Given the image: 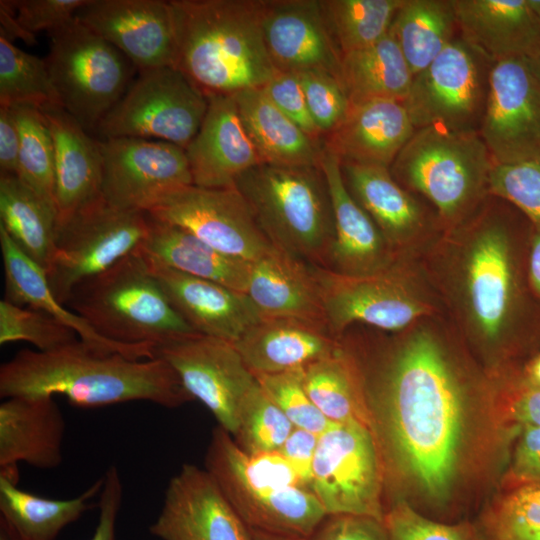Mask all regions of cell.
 Segmentation results:
<instances>
[{"label":"cell","mask_w":540,"mask_h":540,"mask_svg":"<svg viewBox=\"0 0 540 540\" xmlns=\"http://www.w3.org/2000/svg\"><path fill=\"white\" fill-rule=\"evenodd\" d=\"M438 317L391 335L346 331L340 342L359 371L384 469L443 507L459 475L473 382Z\"/></svg>","instance_id":"cell-1"},{"label":"cell","mask_w":540,"mask_h":540,"mask_svg":"<svg viewBox=\"0 0 540 540\" xmlns=\"http://www.w3.org/2000/svg\"><path fill=\"white\" fill-rule=\"evenodd\" d=\"M490 194L464 223L444 233L423 267L462 334L486 353H498L514 329L519 284L511 210Z\"/></svg>","instance_id":"cell-2"},{"label":"cell","mask_w":540,"mask_h":540,"mask_svg":"<svg viewBox=\"0 0 540 540\" xmlns=\"http://www.w3.org/2000/svg\"><path fill=\"white\" fill-rule=\"evenodd\" d=\"M63 395L76 407L147 401L176 408L193 398L163 359L98 351L80 339L42 352L24 349L0 367V396Z\"/></svg>","instance_id":"cell-3"},{"label":"cell","mask_w":540,"mask_h":540,"mask_svg":"<svg viewBox=\"0 0 540 540\" xmlns=\"http://www.w3.org/2000/svg\"><path fill=\"white\" fill-rule=\"evenodd\" d=\"M169 3L177 68L207 96L261 88L277 73L263 36V0Z\"/></svg>","instance_id":"cell-4"},{"label":"cell","mask_w":540,"mask_h":540,"mask_svg":"<svg viewBox=\"0 0 540 540\" xmlns=\"http://www.w3.org/2000/svg\"><path fill=\"white\" fill-rule=\"evenodd\" d=\"M205 469L250 530L308 539L327 515L279 452L247 454L220 426Z\"/></svg>","instance_id":"cell-5"},{"label":"cell","mask_w":540,"mask_h":540,"mask_svg":"<svg viewBox=\"0 0 540 540\" xmlns=\"http://www.w3.org/2000/svg\"><path fill=\"white\" fill-rule=\"evenodd\" d=\"M234 186L272 246L313 267L328 269L334 219L320 164L261 163L241 174Z\"/></svg>","instance_id":"cell-6"},{"label":"cell","mask_w":540,"mask_h":540,"mask_svg":"<svg viewBox=\"0 0 540 540\" xmlns=\"http://www.w3.org/2000/svg\"><path fill=\"white\" fill-rule=\"evenodd\" d=\"M493 167L479 133L426 127L415 130L389 171L434 209L446 233L469 219L488 198Z\"/></svg>","instance_id":"cell-7"},{"label":"cell","mask_w":540,"mask_h":540,"mask_svg":"<svg viewBox=\"0 0 540 540\" xmlns=\"http://www.w3.org/2000/svg\"><path fill=\"white\" fill-rule=\"evenodd\" d=\"M67 304L104 338L157 346L198 334L173 308L136 252L80 283Z\"/></svg>","instance_id":"cell-8"},{"label":"cell","mask_w":540,"mask_h":540,"mask_svg":"<svg viewBox=\"0 0 540 540\" xmlns=\"http://www.w3.org/2000/svg\"><path fill=\"white\" fill-rule=\"evenodd\" d=\"M328 331L339 339L355 324L384 332H399L418 321L439 315L433 288L415 259L399 258L386 269L364 276H347L314 267Z\"/></svg>","instance_id":"cell-9"},{"label":"cell","mask_w":540,"mask_h":540,"mask_svg":"<svg viewBox=\"0 0 540 540\" xmlns=\"http://www.w3.org/2000/svg\"><path fill=\"white\" fill-rule=\"evenodd\" d=\"M150 221L147 212L114 207L101 195L58 224L46 272L55 298L66 305L80 283L134 253L146 239Z\"/></svg>","instance_id":"cell-10"},{"label":"cell","mask_w":540,"mask_h":540,"mask_svg":"<svg viewBox=\"0 0 540 540\" xmlns=\"http://www.w3.org/2000/svg\"><path fill=\"white\" fill-rule=\"evenodd\" d=\"M48 34L45 60L62 107L86 131L96 130L127 90V58L75 18Z\"/></svg>","instance_id":"cell-11"},{"label":"cell","mask_w":540,"mask_h":540,"mask_svg":"<svg viewBox=\"0 0 540 540\" xmlns=\"http://www.w3.org/2000/svg\"><path fill=\"white\" fill-rule=\"evenodd\" d=\"M208 104V96L179 68L140 70L96 130L104 139L144 138L186 149L203 122Z\"/></svg>","instance_id":"cell-12"},{"label":"cell","mask_w":540,"mask_h":540,"mask_svg":"<svg viewBox=\"0 0 540 540\" xmlns=\"http://www.w3.org/2000/svg\"><path fill=\"white\" fill-rule=\"evenodd\" d=\"M493 64L458 35L413 77L403 103L415 129L479 133Z\"/></svg>","instance_id":"cell-13"},{"label":"cell","mask_w":540,"mask_h":540,"mask_svg":"<svg viewBox=\"0 0 540 540\" xmlns=\"http://www.w3.org/2000/svg\"><path fill=\"white\" fill-rule=\"evenodd\" d=\"M384 467L375 436L358 422L335 423L319 435L311 490L327 515L383 522Z\"/></svg>","instance_id":"cell-14"},{"label":"cell","mask_w":540,"mask_h":540,"mask_svg":"<svg viewBox=\"0 0 540 540\" xmlns=\"http://www.w3.org/2000/svg\"><path fill=\"white\" fill-rule=\"evenodd\" d=\"M100 142L101 195L112 206L149 212L163 198L193 185L185 149L144 138Z\"/></svg>","instance_id":"cell-15"},{"label":"cell","mask_w":540,"mask_h":540,"mask_svg":"<svg viewBox=\"0 0 540 540\" xmlns=\"http://www.w3.org/2000/svg\"><path fill=\"white\" fill-rule=\"evenodd\" d=\"M154 357L173 368L193 400L203 403L222 429L236 433L244 403L258 382L232 342L194 334L157 346Z\"/></svg>","instance_id":"cell-16"},{"label":"cell","mask_w":540,"mask_h":540,"mask_svg":"<svg viewBox=\"0 0 540 540\" xmlns=\"http://www.w3.org/2000/svg\"><path fill=\"white\" fill-rule=\"evenodd\" d=\"M148 214L191 232L225 255L249 263L273 248L235 186L190 185L167 195Z\"/></svg>","instance_id":"cell-17"},{"label":"cell","mask_w":540,"mask_h":540,"mask_svg":"<svg viewBox=\"0 0 540 540\" xmlns=\"http://www.w3.org/2000/svg\"><path fill=\"white\" fill-rule=\"evenodd\" d=\"M479 135L494 165L540 157V81L528 59L493 64Z\"/></svg>","instance_id":"cell-18"},{"label":"cell","mask_w":540,"mask_h":540,"mask_svg":"<svg viewBox=\"0 0 540 540\" xmlns=\"http://www.w3.org/2000/svg\"><path fill=\"white\" fill-rule=\"evenodd\" d=\"M341 170L349 192L397 256L415 259L443 235L434 209L401 186L389 168L341 163Z\"/></svg>","instance_id":"cell-19"},{"label":"cell","mask_w":540,"mask_h":540,"mask_svg":"<svg viewBox=\"0 0 540 540\" xmlns=\"http://www.w3.org/2000/svg\"><path fill=\"white\" fill-rule=\"evenodd\" d=\"M75 19L119 50L139 71L177 67L169 1L88 0Z\"/></svg>","instance_id":"cell-20"},{"label":"cell","mask_w":540,"mask_h":540,"mask_svg":"<svg viewBox=\"0 0 540 540\" xmlns=\"http://www.w3.org/2000/svg\"><path fill=\"white\" fill-rule=\"evenodd\" d=\"M149 532L160 540H252L211 475L193 464L170 479Z\"/></svg>","instance_id":"cell-21"},{"label":"cell","mask_w":540,"mask_h":540,"mask_svg":"<svg viewBox=\"0 0 540 540\" xmlns=\"http://www.w3.org/2000/svg\"><path fill=\"white\" fill-rule=\"evenodd\" d=\"M262 29L277 71H325L339 79L342 56L327 29L320 0H263Z\"/></svg>","instance_id":"cell-22"},{"label":"cell","mask_w":540,"mask_h":540,"mask_svg":"<svg viewBox=\"0 0 540 540\" xmlns=\"http://www.w3.org/2000/svg\"><path fill=\"white\" fill-rule=\"evenodd\" d=\"M142 258L170 304L198 334L234 343L261 320L246 293Z\"/></svg>","instance_id":"cell-23"},{"label":"cell","mask_w":540,"mask_h":540,"mask_svg":"<svg viewBox=\"0 0 540 540\" xmlns=\"http://www.w3.org/2000/svg\"><path fill=\"white\" fill-rule=\"evenodd\" d=\"M65 419L53 396H14L0 404V475L18 483L17 464L53 469L63 462Z\"/></svg>","instance_id":"cell-24"},{"label":"cell","mask_w":540,"mask_h":540,"mask_svg":"<svg viewBox=\"0 0 540 540\" xmlns=\"http://www.w3.org/2000/svg\"><path fill=\"white\" fill-rule=\"evenodd\" d=\"M203 122L185 152L193 185L232 187L237 178L261 164L232 95H208Z\"/></svg>","instance_id":"cell-25"},{"label":"cell","mask_w":540,"mask_h":540,"mask_svg":"<svg viewBox=\"0 0 540 540\" xmlns=\"http://www.w3.org/2000/svg\"><path fill=\"white\" fill-rule=\"evenodd\" d=\"M320 167L327 182L333 210L334 240L327 270L347 276L380 272L397 259L380 230L349 192L340 160L325 148Z\"/></svg>","instance_id":"cell-26"},{"label":"cell","mask_w":540,"mask_h":540,"mask_svg":"<svg viewBox=\"0 0 540 540\" xmlns=\"http://www.w3.org/2000/svg\"><path fill=\"white\" fill-rule=\"evenodd\" d=\"M415 130L402 101L376 99L349 104L345 118L322 145L341 163L390 168Z\"/></svg>","instance_id":"cell-27"},{"label":"cell","mask_w":540,"mask_h":540,"mask_svg":"<svg viewBox=\"0 0 540 540\" xmlns=\"http://www.w3.org/2000/svg\"><path fill=\"white\" fill-rule=\"evenodd\" d=\"M459 36L492 63L532 58L540 20L528 0H453Z\"/></svg>","instance_id":"cell-28"},{"label":"cell","mask_w":540,"mask_h":540,"mask_svg":"<svg viewBox=\"0 0 540 540\" xmlns=\"http://www.w3.org/2000/svg\"><path fill=\"white\" fill-rule=\"evenodd\" d=\"M245 293L261 318L295 319L327 328L314 267L274 246L251 263Z\"/></svg>","instance_id":"cell-29"},{"label":"cell","mask_w":540,"mask_h":540,"mask_svg":"<svg viewBox=\"0 0 540 540\" xmlns=\"http://www.w3.org/2000/svg\"><path fill=\"white\" fill-rule=\"evenodd\" d=\"M254 376L303 369L335 352L339 339L326 327L284 318H261L233 343Z\"/></svg>","instance_id":"cell-30"},{"label":"cell","mask_w":540,"mask_h":540,"mask_svg":"<svg viewBox=\"0 0 540 540\" xmlns=\"http://www.w3.org/2000/svg\"><path fill=\"white\" fill-rule=\"evenodd\" d=\"M54 144L57 225L101 196L102 155L100 142L63 107L41 111Z\"/></svg>","instance_id":"cell-31"},{"label":"cell","mask_w":540,"mask_h":540,"mask_svg":"<svg viewBox=\"0 0 540 540\" xmlns=\"http://www.w3.org/2000/svg\"><path fill=\"white\" fill-rule=\"evenodd\" d=\"M0 247L4 266L5 300L41 310L74 330L88 346L106 353H120L133 359L154 358L155 347L110 341L81 316L68 310L53 295L46 272L30 259L0 225Z\"/></svg>","instance_id":"cell-32"},{"label":"cell","mask_w":540,"mask_h":540,"mask_svg":"<svg viewBox=\"0 0 540 540\" xmlns=\"http://www.w3.org/2000/svg\"><path fill=\"white\" fill-rule=\"evenodd\" d=\"M243 126L262 163L282 167L319 166L322 142L280 111L261 88L232 95Z\"/></svg>","instance_id":"cell-33"},{"label":"cell","mask_w":540,"mask_h":540,"mask_svg":"<svg viewBox=\"0 0 540 540\" xmlns=\"http://www.w3.org/2000/svg\"><path fill=\"white\" fill-rule=\"evenodd\" d=\"M151 218L148 235L136 252L174 270L246 292L251 263L225 255L191 232Z\"/></svg>","instance_id":"cell-34"},{"label":"cell","mask_w":540,"mask_h":540,"mask_svg":"<svg viewBox=\"0 0 540 540\" xmlns=\"http://www.w3.org/2000/svg\"><path fill=\"white\" fill-rule=\"evenodd\" d=\"M0 225L47 272L55 249L57 209L17 175L0 174Z\"/></svg>","instance_id":"cell-35"},{"label":"cell","mask_w":540,"mask_h":540,"mask_svg":"<svg viewBox=\"0 0 540 540\" xmlns=\"http://www.w3.org/2000/svg\"><path fill=\"white\" fill-rule=\"evenodd\" d=\"M18 483L0 475V518L20 540H56L60 532L93 508L103 477L77 497L50 499L24 491Z\"/></svg>","instance_id":"cell-36"},{"label":"cell","mask_w":540,"mask_h":540,"mask_svg":"<svg viewBox=\"0 0 540 540\" xmlns=\"http://www.w3.org/2000/svg\"><path fill=\"white\" fill-rule=\"evenodd\" d=\"M339 79L349 104L376 99L404 102L413 74L397 42L388 33L366 48L343 55Z\"/></svg>","instance_id":"cell-37"},{"label":"cell","mask_w":540,"mask_h":540,"mask_svg":"<svg viewBox=\"0 0 540 540\" xmlns=\"http://www.w3.org/2000/svg\"><path fill=\"white\" fill-rule=\"evenodd\" d=\"M302 382L311 401L328 420L358 422L373 432L359 371L341 342L335 352L302 369Z\"/></svg>","instance_id":"cell-38"},{"label":"cell","mask_w":540,"mask_h":540,"mask_svg":"<svg viewBox=\"0 0 540 540\" xmlns=\"http://www.w3.org/2000/svg\"><path fill=\"white\" fill-rule=\"evenodd\" d=\"M389 33L414 77L459 35L453 0H403Z\"/></svg>","instance_id":"cell-39"},{"label":"cell","mask_w":540,"mask_h":540,"mask_svg":"<svg viewBox=\"0 0 540 540\" xmlns=\"http://www.w3.org/2000/svg\"><path fill=\"white\" fill-rule=\"evenodd\" d=\"M403 0H320L324 21L341 56L389 33Z\"/></svg>","instance_id":"cell-40"},{"label":"cell","mask_w":540,"mask_h":540,"mask_svg":"<svg viewBox=\"0 0 540 540\" xmlns=\"http://www.w3.org/2000/svg\"><path fill=\"white\" fill-rule=\"evenodd\" d=\"M62 107L45 59L0 37V107Z\"/></svg>","instance_id":"cell-41"},{"label":"cell","mask_w":540,"mask_h":540,"mask_svg":"<svg viewBox=\"0 0 540 540\" xmlns=\"http://www.w3.org/2000/svg\"><path fill=\"white\" fill-rule=\"evenodd\" d=\"M20 137L18 177L44 198L54 200V144L42 112L29 106L11 108Z\"/></svg>","instance_id":"cell-42"},{"label":"cell","mask_w":540,"mask_h":540,"mask_svg":"<svg viewBox=\"0 0 540 540\" xmlns=\"http://www.w3.org/2000/svg\"><path fill=\"white\" fill-rule=\"evenodd\" d=\"M478 531L481 540H540V481L515 484L485 513Z\"/></svg>","instance_id":"cell-43"},{"label":"cell","mask_w":540,"mask_h":540,"mask_svg":"<svg viewBox=\"0 0 540 540\" xmlns=\"http://www.w3.org/2000/svg\"><path fill=\"white\" fill-rule=\"evenodd\" d=\"M294 426L259 384L247 397L232 436L247 454L278 452Z\"/></svg>","instance_id":"cell-44"},{"label":"cell","mask_w":540,"mask_h":540,"mask_svg":"<svg viewBox=\"0 0 540 540\" xmlns=\"http://www.w3.org/2000/svg\"><path fill=\"white\" fill-rule=\"evenodd\" d=\"M79 340L77 333L51 315L31 307L0 302V344L26 341L38 351H52Z\"/></svg>","instance_id":"cell-45"},{"label":"cell","mask_w":540,"mask_h":540,"mask_svg":"<svg viewBox=\"0 0 540 540\" xmlns=\"http://www.w3.org/2000/svg\"><path fill=\"white\" fill-rule=\"evenodd\" d=\"M255 378L264 393L294 427L320 435L335 424L318 410L306 393L302 382V369L257 375Z\"/></svg>","instance_id":"cell-46"},{"label":"cell","mask_w":540,"mask_h":540,"mask_svg":"<svg viewBox=\"0 0 540 540\" xmlns=\"http://www.w3.org/2000/svg\"><path fill=\"white\" fill-rule=\"evenodd\" d=\"M383 524L390 540H481L478 529L472 524L433 520L403 498H396L385 509Z\"/></svg>","instance_id":"cell-47"},{"label":"cell","mask_w":540,"mask_h":540,"mask_svg":"<svg viewBox=\"0 0 540 540\" xmlns=\"http://www.w3.org/2000/svg\"><path fill=\"white\" fill-rule=\"evenodd\" d=\"M490 194L514 206L540 228V157L507 165H494Z\"/></svg>","instance_id":"cell-48"},{"label":"cell","mask_w":540,"mask_h":540,"mask_svg":"<svg viewBox=\"0 0 540 540\" xmlns=\"http://www.w3.org/2000/svg\"><path fill=\"white\" fill-rule=\"evenodd\" d=\"M310 115L322 135L331 133L345 118L349 100L340 80L325 71L298 73Z\"/></svg>","instance_id":"cell-49"},{"label":"cell","mask_w":540,"mask_h":540,"mask_svg":"<svg viewBox=\"0 0 540 540\" xmlns=\"http://www.w3.org/2000/svg\"><path fill=\"white\" fill-rule=\"evenodd\" d=\"M261 89L267 98L305 133L322 142V135L310 115L297 73L277 71Z\"/></svg>","instance_id":"cell-50"},{"label":"cell","mask_w":540,"mask_h":540,"mask_svg":"<svg viewBox=\"0 0 540 540\" xmlns=\"http://www.w3.org/2000/svg\"><path fill=\"white\" fill-rule=\"evenodd\" d=\"M88 0H12L21 26L31 34L48 33L71 22Z\"/></svg>","instance_id":"cell-51"},{"label":"cell","mask_w":540,"mask_h":540,"mask_svg":"<svg viewBox=\"0 0 540 540\" xmlns=\"http://www.w3.org/2000/svg\"><path fill=\"white\" fill-rule=\"evenodd\" d=\"M307 540H390L382 521L368 516L326 515Z\"/></svg>","instance_id":"cell-52"},{"label":"cell","mask_w":540,"mask_h":540,"mask_svg":"<svg viewBox=\"0 0 540 540\" xmlns=\"http://www.w3.org/2000/svg\"><path fill=\"white\" fill-rule=\"evenodd\" d=\"M123 496L119 471L111 465L103 476V486L99 494L98 523L89 540H115L116 523Z\"/></svg>","instance_id":"cell-53"},{"label":"cell","mask_w":540,"mask_h":540,"mask_svg":"<svg viewBox=\"0 0 540 540\" xmlns=\"http://www.w3.org/2000/svg\"><path fill=\"white\" fill-rule=\"evenodd\" d=\"M516 484L540 481V427L521 426L511 459Z\"/></svg>","instance_id":"cell-54"},{"label":"cell","mask_w":540,"mask_h":540,"mask_svg":"<svg viewBox=\"0 0 540 540\" xmlns=\"http://www.w3.org/2000/svg\"><path fill=\"white\" fill-rule=\"evenodd\" d=\"M318 439L319 435L294 427L278 451L310 489Z\"/></svg>","instance_id":"cell-55"},{"label":"cell","mask_w":540,"mask_h":540,"mask_svg":"<svg viewBox=\"0 0 540 540\" xmlns=\"http://www.w3.org/2000/svg\"><path fill=\"white\" fill-rule=\"evenodd\" d=\"M20 137L11 108L0 107V174L19 173Z\"/></svg>","instance_id":"cell-56"},{"label":"cell","mask_w":540,"mask_h":540,"mask_svg":"<svg viewBox=\"0 0 540 540\" xmlns=\"http://www.w3.org/2000/svg\"><path fill=\"white\" fill-rule=\"evenodd\" d=\"M511 413L521 426L533 425L540 427V388L528 384L513 401Z\"/></svg>","instance_id":"cell-57"},{"label":"cell","mask_w":540,"mask_h":540,"mask_svg":"<svg viewBox=\"0 0 540 540\" xmlns=\"http://www.w3.org/2000/svg\"><path fill=\"white\" fill-rule=\"evenodd\" d=\"M0 24V37L10 42L19 39L28 45L37 43L36 35L26 31L17 20L12 0L0 1Z\"/></svg>","instance_id":"cell-58"},{"label":"cell","mask_w":540,"mask_h":540,"mask_svg":"<svg viewBox=\"0 0 540 540\" xmlns=\"http://www.w3.org/2000/svg\"><path fill=\"white\" fill-rule=\"evenodd\" d=\"M528 276L534 292L540 297V228L536 227L530 242Z\"/></svg>","instance_id":"cell-59"},{"label":"cell","mask_w":540,"mask_h":540,"mask_svg":"<svg viewBox=\"0 0 540 540\" xmlns=\"http://www.w3.org/2000/svg\"><path fill=\"white\" fill-rule=\"evenodd\" d=\"M527 376L530 386L540 388V354L528 366Z\"/></svg>","instance_id":"cell-60"},{"label":"cell","mask_w":540,"mask_h":540,"mask_svg":"<svg viewBox=\"0 0 540 540\" xmlns=\"http://www.w3.org/2000/svg\"><path fill=\"white\" fill-rule=\"evenodd\" d=\"M252 540H307L251 530Z\"/></svg>","instance_id":"cell-61"},{"label":"cell","mask_w":540,"mask_h":540,"mask_svg":"<svg viewBox=\"0 0 540 540\" xmlns=\"http://www.w3.org/2000/svg\"><path fill=\"white\" fill-rule=\"evenodd\" d=\"M0 540H20L9 525L0 518Z\"/></svg>","instance_id":"cell-62"},{"label":"cell","mask_w":540,"mask_h":540,"mask_svg":"<svg viewBox=\"0 0 540 540\" xmlns=\"http://www.w3.org/2000/svg\"><path fill=\"white\" fill-rule=\"evenodd\" d=\"M528 61L533 73L540 81V46L536 54L532 58L528 59Z\"/></svg>","instance_id":"cell-63"},{"label":"cell","mask_w":540,"mask_h":540,"mask_svg":"<svg viewBox=\"0 0 540 540\" xmlns=\"http://www.w3.org/2000/svg\"><path fill=\"white\" fill-rule=\"evenodd\" d=\"M529 5L537 18L540 20V0H528Z\"/></svg>","instance_id":"cell-64"}]
</instances>
